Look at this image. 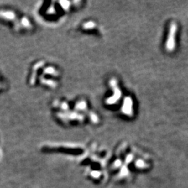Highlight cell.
Returning <instances> with one entry per match:
<instances>
[{
	"label": "cell",
	"mask_w": 188,
	"mask_h": 188,
	"mask_svg": "<svg viewBox=\"0 0 188 188\" xmlns=\"http://www.w3.org/2000/svg\"><path fill=\"white\" fill-rule=\"evenodd\" d=\"M0 17L11 20L15 18V15L13 12L11 11H0Z\"/></svg>",
	"instance_id": "obj_1"
},
{
	"label": "cell",
	"mask_w": 188,
	"mask_h": 188,
	"mask_svg": "<svg viewBox=\"0 0 188 188\" xmlns=\"http://www.w3.org/2000/svg\"><path fill=\"white\" fill-rule=\"evenodd\" d=\"M45 73H48V74H51V75H56V74L55 73V70L53 68L49 67L48 68H46L45 70Z\"/></svg>",
	"instance_id": "obj_2"
},
{
	"label": "cell",
	"mask_w": 188,
	"mask_h": 188,
	"mask_svg": "<svg viewBox=\"0 0 188 188\" xmlns=\"http://www.w3.org/2000/svg\"><path fill=\"white\" fill-rule=\"evenodd\" d=\"M22 23H23L25 27H29L30 26L29 22V20H27V18H24L23 20H22Z\"/></svg>",
	"instance_id": "obj_3"
},
{
	"label": "cell",
	"mask_w": 188,
	"mask_h": 188,
	"mask_svg": "<svg viewBox=\"0 0 188 188\" xmlns=\"http://www.w3.org/2000/svg\"><path fill=\"white\" fill-rule=\"evenodd\" d=\"M84 105H85V102H79L77 104V109H82L84 107H85V106H84Z\"/></svg>",
	"instance_id": "obj_4"
},
{
	"label": "cell",
	"mask_w": 188,
	"mask_h": 188,
	"mask_svg": "<svg viewBox=\"0 0 188 188\" xmlns=\"http://www.w3.org/2000/svg\"><path fill=\"white\" fill-rule=\"evenodd\" d=\"M91 27H93V23H86L85 25H84V27H86V28H90Z\"/></svg>",
	"instance_id": "obj_5"
}]
</instances>
